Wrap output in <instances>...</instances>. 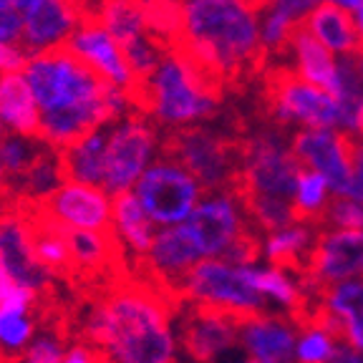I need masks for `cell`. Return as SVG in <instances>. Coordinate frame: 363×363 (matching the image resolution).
Instances as JSON below:
<instances>
[{"mask_svg": "<svg viewBox=\"0 0 363 363\" xmlns=\"http://www.w3.org/2000/svg\"><path fill=\"white\" fill-rule=\"evenodd\" d=\"M174 301L157 283H116L91 306L84 338L111 363H177Z\"/></svg>", "mask_w": 363, "mask_h": 363, "instance_id": "cell-1", "label": "cell"}, {"mask_svg": "<svg viewBox=\"0 0 363 363\" xmlns=\"http://www.w3.org/2000/svg\"><path fill=\"white\" fill-rule=\"evenodd\" d=\"M177 45L217 81H235L265 58L260 11L242 0H182Z\"/></svg>", "mask_w": 363, "mask_h": 363, "instance_id": "cell-2", "label": "cell"}, {"mask_svg": "<svg viewBox=\"0 0 363 363\" xmlns=\"http://www.w3.org/2000/svg\"><path fill=\"white\" fill-rule=\"evenodd\" d=\"M220 101L222 81L204 71L179 45H169L159 66L136 86L139 111L164 134L210 121Z\"/></svg>", "mask_w": 363, "mask_h": 363, "instance_id": "cell-3", "label": "cell"}, {"mask_svg": "<svg viewBox=\"0 0 363 363\" xmlns=\"http://www.w3.org/2000/svg\"><path fill=\"white\" fill-rule=\"evenodd\" d=\"M40 111H63V108H101L111 124V111L106 104L108 84L99 79L84 61L63 48L43 53H28L23 66Z\"/></svg>", "mask_w": 363, "mask_h": 363, "instance_id": "cell-4", "label": "cell"}, {"mask_svg": "<svg viewBox=\"0 0 363 363\" xmlns=\"http://www.w3.org/2000/svg\"><path fill=\"white\" fill-rule=\"evenodd\" d=\"M177 298L199 308L227 313L240 320L255 313L270 311L265 298L250 283L245 265H238L227 257L199 260L179 283Z\"/></svg>", "mask_w": 363, "mask_h": 363, "instance_id": "cell-5", "label": "cell"}, {"mask_svg": "<svg viewBox=\"0 0 363 363\" xmlns=\"http://www.w3.org/2000/svg\"><path fill=\"white\" fill-rule=\"evenodd\" d=\"M164 152L184 164L207 192L238 187L240 182V142L230 139L210 124L167 131Z\"/></svg>", "mask_w": 363, "mask_h": 363, "instance_id": "cell-6", "label": "cell"}, {"mask_svg": "<svg viewBox=\"0 0 363 363\" xmlns=\"http://www.w3.org/2000/svg\"><path fill=\"white\" fill-rule=\"evenodd\" d=\"M303 164L293 154L285 129H260L240 142V182L242 194L290 197Z\"/></svg>", "mask_w": 363, "mask_h": 363, "instance_id": "cell-7", "label": "cell"}, {"mask_svg": "<svg viewBox=\"0 0 363 363\" xmlns=\"http://www.w3.org/2000/svg\"><path fill=\"white\" fill-rule=\"evenodd\" d=\"M164 154V134L144 111H131L108 124V159L104 187L116 194L131 192L154 159Z\"/></svg>", "mask_w": 363, "mask_h": 363, "instance_id": "cell-8", "label": "cell"}, {"mask_svg": "<svg viewBox=\"0 0 363 363\" xmlns=\"http://www.w3.org/2000/svg\"><path fill=\"white\" fill-rule=\"evenodd\" d=\"M265 106L280 129L340 126V101L330 91L293 74L290 68L272 71L265 86Z\"/></svg>", "mask_w": 363, "mask_h": 363, "instance_id": "cell-9", "label": "cell"}, {"mask_svg": "<svg viewBox=\"0 0 363 363\" xmlns=\"http://www.w3.org/2000/svg\"><path fill=\"white\" fill-rule=\"evenodd\" d=\"M131 192L139 197L157 227H172L192 215L207 189L187 167L164 152L149 164Z\"/></svg>", "mask_w": 363, "mask_h": 363, "instance_id": "cell-10", "label": "cell"}, {"mask_svg": "<svg viewBox=\"0 0 363 363\" xmlns=\"http://www.w3.org/2000/svg\"><path fill=\"white\" fill-rule=\"evenodd\" d=\"M182 227L192 238L202 260L225 257L227 250L252 230L240 187L204 192V197L199 199L192 215L182 222Z\"/></svg>", "mask_w": 363, "mask_h": 363, "instance_id": "cell-11", "label": "cell"}, {"mask_svg": "<svg viewBox=\"0 0 363 363\" xmlns=\"http://www.w3.org/2000/svg\"><path fill=\"white\" fill-rule=\"evenodd\" d=\"M353 142L356 136L335 126L290 131V147L306 169H315L328 179L335 194H348L353 182Z\"/></svg>", "mask_w": 363, "mask_h": 363, "instance_id": "cell-12", "label": "cell"}, {"mask_svg": "<svg viewBox=\"0 0 363 363\" xmlns=\"http://www.w3.org/2000/svg\"><path fill=\"white\" fill-rule=\"evenodd\" d=\"M0 260L11 270L16 283L28 285L38 295L51 290L53 275L35 257L28 202L16 199L0 210Z\"/></svg>", "mask_w": 363, "mask_h": 363, "instance_id": "cell-13", "label": "cell"}, {"mask_svg": "<svg viewBox=\"0 0 363 363\" xmlns=\"http://www.w3.org/2000/svg\"><path fill=\"white\" fill-rule=\"evenodd\" d=\"M179 348L192 363H220L240 348V318L189 303L182 313Z\"/></svg>", "mask_w": 363, "mask_h": 363, "instance_id": "cell-14", "label": "cell"}, {"mask_svg": "<svg viewBox=\"0 0 363 363\" xmlns=\"http://www.w3.org/2000/svg\"><path fill=\"white\" fill-rule=\"evenodd\" d=\"M303 275L320 290L343 280L363 278V230L320 227Z\"/></svg>", "mask_w": 363, "mask_h": 363, "instance_id": "cell-15", "label": "cell"}, {"mask_svg": "<svg viewBox=\"0 0 363 363\" xmlns=\"http://www.w3.org/2000/svg\"><path fill=\"white\" fill-rule=\"evenodd\" d=\"M38 210L66 230H111L113 194L101 184L66 179Z\"/></svg>", "mask_w": 363, "mask_h": 363, "instance_id": "cell-16", "label": "cell"}, {"mask_svg": "<svg viewBox=\"0 0 363 363\" xmlns=\"http://www.w3.org/2000/svg\"><path fill=\"white\" fill-rule=\"evenodd\" d=\"M66 48L79 61H84L99 79L106 81V84L121 86V89H129V91H136V86H139V81H136L134 71L129 66L124 45L113 38L96 18L89 16V13L79 23V28L74 30V35L68 38Z\"/></svg>", "mask_w": 363, "mask_h": 363, "instance_id": "cell-17", "label": "cell"}, {"mask_svg": "<svg viewBox=\"0 0 363 363\" xmlns=\"http://www.w3.org/2000/svg\"><path fill=\"white\" fill-rule=\"evenodd\" d=\"M301 318L262 311L240 320V348L257 363H295Z\"/></svg>", "mask_w": 363, "mask_h": 363, "instance_id": "cell-18", "label": "cell"}, {"mask_svg": "<svg viewBox=\"0 0 363 363\" xmlns=\"http://www.w3.org/2000/svg\"><path fill=\"white\" fill-rule=\"evenodd\" d=\"M86 13L89 11L79 0H38L28 13H23L26 18L23 48L28 53L63 48Z\"/></svg>", "mask_w": 363, "mask_h": 363, "instance_id": "cell-19", "label": "cell"}, {"mask_svg": "<svg viewBox=\"0 0 363 363\" xmlns=\"http://www.w3.org/2000/svg\"><path fill=\"white\" fill-rule=\"evenodd\" d=\"M199 260H202V255H199V250L194 247L192 238L184 233L182 225L159 227L152 247H149V252L142 257L144 272L149 275V280L157 283L159 288L174 290V298H177V288H179V283L184 280V275H187Z\"/></svg>", "mask_w": 363, "mask_h": 363, "instance_id": "cell-20", "label": "cell"}, {"mask_svg": "<svg viewBox=\"0 0 363 363\" xmlns=\"http://www.w3.org/2000/svg\"><path fill=\"white\" fill-rule=\"evenodd\" d=\"M308 313H315L333 325L346 346L363 351V278L323 288Z\"/></svg>", "mask_w": 363, "mask_h": 363, "instance_id": "cell-21", "label": "cell"}, {"mask_svg": "<svg viewBox=\"0 0 363 363\" xmlns=\"http://www.w3.org/2000/svg\"><path fill=\"white\" fill-rule=\"evenodd\" d=\"M250 283L265 298L270 311L285 313V315L303 318L311 311V298L303 285V270L272 265L265 260H255L245 265Z\"/></svg>", "mask_w": 363, "mask_h": 363, "instance_id": "cell-22", "label": "cell"}, {"mask_svg": "<svg viewBox=\"0 0 363 363\" xmlns=\"http://www.w3.org/2000/svg\"><path fill=\"white\" fill-rule=\"evenodd\" d=\"M290 56V71L298 74L301 79L311 81V84L320 86V89L330 91L335 99L340 94V79H343V68H340V58L335 56L330 48H325L306 26H298L288 43Z\"/></svg>", "mask_w": 363, "mask_h": 363, "instance_id": "cell-23", "label": "cell"}, {"mask_svg": "<svg viewBox=\"0 0 363 363\" xmlns=\"http://www.w3.org/2000/svg\"><path fill=\"white\" fill-rule=\"evenodd\" d=\"M43 111L23 71L0 74V124L11 134L38 136Z\"/></svg>", "mask_w": 363, "mask_h": 363, "instance_id": "cell-24", "label": "cell"}, {"mask_svg": "<svg viewBox=\"0 0 363 363\" xmlns=\"http://www.w3.org/2000/svg\"><path fill=\"white\" fill-rule=\"evenodd\" d=\"M35 301L38 293L21 283L13 285L11 293L0 301V353L16 358L35 338V323L30 315Z\"/></svg>", "mask_w": 363, "mask_h": 363, "instance_id": "cell-25", "label": "cell"}, {"mask_svg": "<svg viewBox=\"0 0 363 363\" xmlns=\"http://www.w3.org/2000/svg\"><path fill=\"white\" fill-rule=\"evenodd\" d=\"M303 26L338 58L356 56L363 48V40L356 28V21H353V13L335 6V3H328V0H323L320 6L313 8V13L306 18Z\"/></svg>", "mask_w": 363, "mask_h": 363, "instance_id": "cell-26", "label": "cell"}, {"mask_svg": "<svg viewBox=\"0 0 363 363\" xmlns=\"http://www.w3.org/2000/svg\"><path fill=\"white\" fill-rule=\"evenodd\" d=\"M318 230H320V225H315V222L295 220L280 230L260 235V260L303 270L313 245H315Z\"/></svg>", "mask_w": 363, "mask_h": 363, "instance_id": "cell-27", "label": "cell"}, {"mask_svg": "<svg viewBox=\"0 0 363 363\" xmlns=\"http://www.w3.org/2000/svg\"><path fill=\"white\" fill-rule=\"evenodd\" d=\"M111 230L121 247L129 250L136 260H142L152 247L154 238H157V222L149 217L144 210V204L139 202L134 192H124L113 197V217H111Z\"/></svg>", "mask_w": 363, "mask_h": 363, "instance_id": "cell-28", "label": "cell"}, {"mask_svg": "<svg viewBox=\"0 0 363 363\" xmlns=\"http://www.w3.org/2000/svg\"><path fill=\"white\" fill-rule=\"evenodd\" d=\"M66 179L86 182V184H101L106 177L108 159V126H96L79 136L74 144L61 149Z\"/></svg>", "mask_w": 363, "mask_h": 363, "instance_id": "cell-29", "label": "cell"}, {"mask_svg": "<svg viewBox=\"0 0 363 363\" xmlns=\"http://www.w3.org/2000/svg\"><path fill=\"white\" fill-rule=\"evenodd\" d=\"M76 272H104L121 260V242L113 230H66Z\"/></svg>", "mask_w": 363, "mask_h": 363, "instance_id": "cell-30", "label": "cell"}, {"mask_svg": "<svg viewBox=\"0 0 363 363\" xmlns=\"http://www.w3.org/2000/svg\"><path fill=\"white\" fill-rule=\"evenodd\" d=\"M63 182H66V169H63L61 152L45 144L35 162L28 167V172L13 182V197L21 202L40 204L45 197H51Z\"/></svg>", "mask_w": 363, "mask_h": 363, "instance_id": "cell-31", "label": "cell"}, {"mask_svg": "<svg viewBox=\"0 0 363 363\" xmlns=\"http://www.w3.org/2000/svg\"><path fill=\"white\" fill-rule=\"evenodd\" d=\"M89 16L96 18L121 45L149 33L144 0H94Z\"/></svg>", "mask_w": 363, "mask_h": 363, "instance_id": "cell-32", "label": "cell"}, {"mask_svg": "<svg viewBox=\"0 0 363 363\" xmlns=\"http://www.w3.org/2000/svg\"><path fill=\"white\" fill-rule=\"evenodd\" d=\"M343 340L338 330L315 313H306L298 328L295 363H333L338 358Z\"/></svg>", "mask_w": 363, "mask_h": 363, "instance_id": "cell-33", "label": "cell"}, {"mask_svg": "<svg viewBox=\"0 0 363 363\" xmlns=\"http://www.w3.org/2000/svg\"><path fill=\"white\" fill-rule=\"evenodd\" d=\"M333 197H335V192L328 184V179H325L320 172L306 169V167H303L298 179H295L290 202H293V210H295V215H298V220L320 225L325 210H328V204L333 202Z\"/></svg>", "mask_w": 363, "mask_h": 363, "instance_id": "cell-34", "label": "cell"}, {"mask_svg": "<svg viewBox=\"0 0 363 363\" xmlns=\"http://www.w3.org/2000/svg\"><path fill=\"white\" fill-rule=\"evenodd\" d=\"M247 207L250 225L257 235L272 233L298 220L290 197H272V194H242Z\"/></svg>", "mask_w": 363, "mask_h": 363, "instance_id": "cell-35", "label": "cell"}, {"mask_svg": "<svg viewBox=\"0 0 363 363\" xmlns=\"http://www.w3.org/2000/svg\"><path fill=\"white\" fill-rule=\"evenodd\" d=\"M45 144L38 136H26V134H11L6 131L0 139V164L11 177V184L28 172V167L35 162V157L40 154Z\"/></svg>", "mask_w": 363, "mask_h": 363, "instance_id": "cell-36", "label": "cell"}, {"mask_svg": "<svg viewBox=\"0 0 363 363\" xmlns=\"http://www.w3.org/2000/svg\"><path fill=\"white\" fill-rule=\"evenodd\" d=\"M149 33L167 45H177L182 30V0H144Z\"/></svg>", "mask_w": 363, "mask_h": 363, "instance_id": "cell-37", "label": "cell"}, {"mask_svg": "<svg viewBox=\"0 0 363 363\" xmlns=\"http://www.w3.org/2000/svg\"><path fill=\"white\" fill-rule=\"evenodd\" d=\"M295 28L298 26L275 8L267 6L265 11H260V43L265 56L288 51V43L293 38Z\"/></svg>", "mask_w": 363, "mask_h": 363, "instance_id": "cell-38", "label": "cell"}, {"mask_svg": "<svg viewBox=\"0 0 363 363\" xmlns=\"http://www.w3.org/2000/svg\"><path fill=\"white\" fill-rule=\"evenodd\" d=\"M167 48H169V45L162 43L159 38H154L152 33L142 35V38H136L124 45L126 58H129V66H131V71H134L136 81H144L152 74L154 68L159 66V61L164 58Z\"/></svg>", "mask_w": 363, "mask_h": 363, "instance_id": "cell-39", "label": "cell"}, {"mask_svg": "<svg viewBox=\"0 0 363 363\" xmlns=\"http://www.w3.org/2000/svg\"><path fill=\"white\" fill-rule=\"evenodd\" d=\"M320 225L340 227V230H363V202L348 194H335Z\"/></svg>", "mask_w": 363, "mask_h": 363, "instance_id": "cell-40", "label": "cell"}, {"mask_svg": "<svg viewBox=\"0 0 363 363\" xmlns=\"http://www.w3.org/2000/svg\"><path fill=\"white\" fill-rule=\"evenodd\" d=\"M66 346L56 333H40L23 351V363H61Z\"/></svg>", "mask_w": 363, "mask_h": 363, "instance_id": "cell-41", "label": "cell"}, {"mask_svg": "<svg viewBox=\"0 0 363 363\" xmlns=\"http://www.w3.org/2000/svg\"><path fill=\"white\" fill-rule=\"evenodd\" d=\"M23 33H26V18L18 8L0 3V43L23 45Z\"/></svg>", "mask_w": 363, "mask_h": 363, "instance_id": "cell-42", "label": "cell"}, {"mask_svg": "<svg viewBox=\"0 0 363 363\" xmlns=\"http://www.w3.org/2000/svg\"><path fill=\"white\" fill-rule=\"evenodd\" d=\"M320 3H323V0H272L270 8L280 11L285 18H290L295 26H303L306 18L313 13V8L320 6Z\"/></svg>", "mask_w": 363, "mask_h": 363, "instance_id": "cell-43", "label": "cell"}, {"mask_svg": "<svg viewBox=\"0 0 363 363\" xmlns=\"http://www.w3.org/2000/svg\"><path fill=\"white\" fill-rule=\"evenodd\" d=\"M28 61V51L23 45H8L0 43V74H8V71H23Z\"/></svg>", "mask_w": 363, "mask_h": 363, "instance_id": "cell-44", "label": "cell"}, {"mask_svg": "<svg viewBox=\"0 0 363 363\" xmlns=\"http://www.w3.org/2000/svg\"><path fill=\"white\" fill-rule=\"evenodd\" d=\"M348 197H356L363 202V139L353 142V182Z\"/></svg>", "mask_w": 363, "mask_h": 363, "instance_id": "cell-45", "label": "cell"}, {"mask_svg": "<svg viewBox=\"0 0 363 363\" xmlns=\"http://www.w3.org/2000/svg\"><path fill=\"white\" fill-rule=\"evenodd\" d=\"M94 361V348L91 346H84V343H76L66 351L61 363H91Z\"/></svg>", "mask_w": 363, "mask_h": 363, "instance_id": "cell-46", "label": "cell"}, {"mask_svg": "<svg viewBox=\"0 0 363 363\" xmlns=\"http://www.w3.org/2000/svg\"><path fill=\"white\" fill-rule=\"evenodd\" d=\"M333 363H363V351H358V348H351L343 343V348H340L338 358H335Z\"/></svg>", "mask_w": 363, "mask_h": 363, "instance_id": "cell-47", "label": "cell"}, {"mask_svg": "<svg viewBox=\"0 0 363 363\" xmlns=\"http://www.w3.org/2000/svg\"><path fill=\"white\" fill-rule=\"evenodd\" d=\"M13 285H16V278H13L11 270H8V267L3 265V260H0V301H3V298L11 293Z\"/></svg>", "mask_w": 363, "mask_h": 363, "instance_id": "cell-48", "label": "cell"}, {"mask_svg": "<svg viewBox=\"0 0 363 363\" xmlns=\"http://www.w3.org/2000/svg\"><path fill=\"white\" fill-rule=\"evenodd\" d=\"M11 197H13L11 177H8V172L3 169V164H0V202H8Z\"/></svg>", "mask_w": 363, "mask_h": 363, "instance_id": "cell-49", "label": "cell"}, {"mask_svg": "<svg viewBox=\"0 0 363 363\" xmlns=\"http://www.w3.org/2000/svg\"><path fill=\"white\" fill-rule=\"evenodd\" d=\"M0 3H6V6H13V8H18L21 13H28L30 8L38 3V0H0Z\"/></svg>", "mask_w": 363, "mask_h": 363, "instance_id": "cell-50", "label": "cell"}, {"mask_svg": "<svg viewBox=\"0 0 363 363\" xmlns=\"http://www.w3.org/2000/svg\"><path fill=\"white\" fill-rule=\"evenodd\" d=\"M328 3H335V6H340V8H346V11H356L358 6H361L363 0H328Z\"/></svg>", "mask_w": 363, "mask_h": 363, "instance_id": "cell-51", "label": "cell"}, {"mask_svg": "<svg viewBox=\"0 0 363 363\" xmlns=\"http://www.w3.org/2000/svg\"><path fill=\"white\" fill-rule=\"evenodd\" d=\"M353 21H356V28L358 33H361V40H363V3L353 11Z\"/></svg>", "mask_w": 363, "mask_h": 363, "instance_id": "cell-52", "label": "cell"}, {"mask_svg": "<svg viewBox=\"0 0 363 363\" xmlns=\"http://www.w3.org/2000/svg\"><path fill=\"white\" fill-rule=\"evenodd\" d=\"M242 3H247V6L255 8V11H265V8L270 6L272 0H242Z\"/></svg>", "mask_w": 363, "mask_h": 363, "instance_id": "cell-53", "label": "cell"}, {"mask_svg": "<svg viewBox=\"0 0 363 363\" xmlns=\"http://www.w3.org/2000/svg\"><path fill=\"white\" fill-rule=\"evenodd\" d=\"M356 139H363V101L358 106V129H356Z\"/></svg>", "mask_w": 363, "mask_h": 363, "instance_id": "cell-54", "label": "cell"}, {"mask_svg": "<svg viewBox=\"0 0 363 363\" xmlns=\"http://www.w3.org/2000/svg\"><path fill=\"white\" fill-rule=\"evenodd\" d=\"M356 66H358V76H361V81H363V48L356 53Z\"/></svg>", "mask_w": 363, "mask_h": 363, "instance_id": "cell-55", "label": "cell"}, {"mask_svg": "<svg viewBox=\"0 0 363 363\" xmlns=\"http://www.w3.org/2000/svg\"><path fill=\"white\" fill-rule=\"evenodd\" d=\"M91 363H111V361H108V358H106V356H104V353L94 351V361H91Z\"/></svg>", "mask_w": 363, "mask_h": 363, "instance_id": "cell-56", "label": "cell"}, {"mask_svg": "<svg viewBox=\"0 0 363 363\" xmlns=\"http://www.w3.org/2000/svg\"><path fill=\"white\" fill-rule=\"evenodd\" d=\"M227 363H257V361H255V358L245 356V358H235V361H227Z\"/></svg>", "mask_w": 363, "mask_h": 363, "instance_id": "cell-57", "label": "cell"}, {"mask_svg": "<svg viewBox=\"0 0 363 363\" xmlns=\"http://www.w3.org/2000/svg\"><path fill=\"white\" fill-rule=\"evenodd\" d=\"M79 3H81V6H86V11H89V6L94 3V0H79Z\"/></svg>", "mask_w": 363, "mask_h": 363, "instance_id": "cell-58", "label": "cell"}, {"mask_svg": "<svg viewBox=\"0 0 363 363\" xmlns=\"http://www.w3.org/2000/svg\"><path fill=\"white\" fill-rule=\"evenodd\" d=\"M3 134H6V129H3V124H0V139H3Z\"/></svg>", "mask_w": 363, "mask_h": 363, "instance_id": "cell-59", "label": "cell"}]
</instances>
